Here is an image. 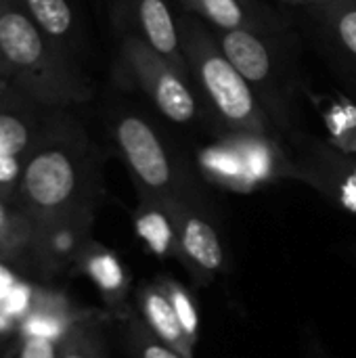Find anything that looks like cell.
I'll return each instance as SVG.
<instances>
[{
    "label": "cell",
    "instance_id": "obj_1",
    "mask_svg": "<svg viewBox=\"0 0 356 358\" xmlns=\"http://www.w3.org/2000/svg\"><path fill=\"white\" fill-rule=\"evenodd\" d=\"M103 193V153L71 109H52L42 136L23 162L17 203L34 224L97 210Z\"/></svg>",
    "mask_w": 356,
    "mask_h": 358
},
{
    "label": "cell",
    "instance_id": "obj_2",
    "mask_svg": "<svg viewBox=\"0 0 356 358\" xmlns=\"http://www.w3.org/2000/svg\"><path fill=\"white\" fill-rule=\"evenodd\" d=\"M0 55L17 86L48 109H73L94 96L82 63L44 36L17 0H0Z\"/></svg>",
    "mask_w": 356,
    "mask_h": 358
},
{
    "label": "cell",
    "instance_id": "obj_3",
    "mask_svg": "<svg viewBox=\"0 0 356 358\" xmlns=\"http://www.w3.org/2000/svg\"><path fill=\"white\" fill-rule=\"evenodd\" d=\"M178 31L189 76L204 94L208 113L218 124L220 134H254L281 141L254 90L225 55L214 29L199 17L185 13L178 17Z\"/></svg>",
    "mask_w": 356,
    "mask_h": 358
},
{
    "label": "cell",
    "instance_id": "obj_4",
    "mask_svg": "<svg viewBox=\"0 0 356 358\" xmlns=\"http://www.w3.org/2000/svg\"><path fill=\"white\" fill-rule=\"evenodd\" d=\"M107 130L141 199H180L206 208L197 174L145 111L115 105L107 113Z\"/></svg>",
    "mask_w": 356,
    "mask_h": 358
},
{
    "label": "cell",
    "instance_id": "obj_5",
    "mask_svg": "<svg viewBox=\"0 0 356 358\" xmlns=\"http://www.w3.org/2000/svg\"><path fill=\"white\" fill-rule=\"evenodd\" d=\"M214 34L225 55L254 90L279 138H285L294 122V82L283 50L271 40V31H264L258 23L229 31L214 29Z\"/></svg>",
    "mask_w": 356,
    "mask_h": 358
},
{
    "label": "cell",
    "instance_id": "obj_6",
    "mask_svg": "<svg viewBox=\"0 0 356 358\" xmlns=\"http://www.w3.org/2000/svg\"><path fill=\"white\" fill-rule=\"evenodd\" d=\"M118 36L115 82L122 88L141 90L151 105L176 126H193L201 120V107L191 80L172 63L155 52L134 31L124 29Z\"/></svg>",
    "mask_w": 356,
    "mask_h": 358
},
{
    "label": "cell",
    "instance_id": "obj_7",
    "mask_svg": "<svg viewBox=\"0 0 356 358\" xmlns=\"http://www.w3.org/2000/svg\"><path fill=\"white\" fill-rule=\"evenodd\" d=\"M97 210L73 212L34 224L29 264L44 277L73 271L80 254L92 239Z\"/></svg>",
    "mask_w": 356,
    "mask_h": 358
},
{
    "label": "cell",
    "instance_id": "obj_8",
    "mask_svg": "<svg viewBox=\"0 0 356 358\" xmlns=\"http://www.w3.org/2000/svg\"><path fill=\"white\" fill-rule=\"evenodd\" d=\"M166 203L176 224L178 243L185 258L183 268L197 285L212 283V279L227 266V254L220 235L216 233L204 208L180 199H166Z\"/></svg>",
    "mask_w": 356,
    "mask_h": 358
},
{
    "label": "cell",
    "instance_id": "obj_9",
    "mask_svg": "<svg viewBox=\"0 0 356 358\" xmlns=\"http://www.w3.org/2000/svg\"><path fill=\"white\" fill-rule=\"evenodd\" d=\"M124 29L134 31L155 52L172 63L185 78L191 80L189 65L183 52L178 19L174 17L168 0H130L122 25L113 34H120Z\"/></svg>",
    "mask_w": 356,
    "mask_h": 358
},
{
    "label": "cell",
    "instance_id": "obj_10",
    "mask_svg": "<svg viewBox=\"0 0 356 358\" xmlns=\"http://www.w3.org/2000/svg\"><path fill=\"white\" fill-rule=\"evenodd\" d=\"M48 107L36 103L23 90L0 103V157L25 159L42 136L50 117Z\"/></svg>",
    "mask_w": 356,
    "mask_h": 358
},
{
    "label": "cell",
    "instance_id": "obj_11",
    "mask_svg": "<svg viewBox=\"0 0 356 358\" xmlns=\"http://www.w3.org/2000/svg\"><path fill=\"white\" fill-rule=\"evenodd\" d=\"M73 273L86 277L97 287L105 306L111 313L122 315L124 319L130 315L128 294H130L132 277L115 252H111L109 248L90 239V243L80 254V258L73 266Z\"/></svg>",
    "mask_w": 356,
    "mask_h": 358
},
{
    "label": "cell",
    "instance_id": "obj_12",
    "mask_svg": "<svg viewBox=\"0 0 356 358\" xmlns=\"http://www.w3.org/2000/svg\"><path fill=\"white\" fill-rule=\"evenodd\" d=\"M27 17L59 48L82 63L86 55V31L73 0H17Z\"/></svg>",
    "mask_w": 356,
    "mask_h": 358
},
{
    "label": "cell",
    "instance_id": "obj_13",
    "mask_svg": "<svg viewBox=\"0 0 356 358\" xmlns=\"http://www.w3.org/2000/svg\"><path fill=\"white\" fill-rule=\"evenodd\" d=\"M195 162H197V172L204 180L233 193L254 191L239 147L231 134H220L216 143L201 147L197 151Z\"/></svg>",
    "mask_w": 356,
    "mask_h": 358
},
{
    "label": "cell",
    "instance_id": "obj_14",
    "mask_svg": "<svg viewBox=\"0 0 356 358\" xmlns=\"http://www.w3.org/2000/svg\"><path fill=\"white\" fill-rule=\"evenodd\" d=\"M132 222H134L136 237L147 245L151 254H155L162 260H174L180 266H185L176 224L166 201L138 197V206L132 214Z\"/></svg>",
    "mask_w": 356,
    "mask_h": 358
},
{
    "label": "cell",
    "instance_id": "obj_15",
    "mask_svg": "<svg viewBox=\"0 0 356 358\" xmlns=\"http://www.w3.org/2000/svg\"><path fill=\"white\" fill-rule=\"evenodd\" d=\"M136 304H138V317L143 323L172 350H176L183 358H193L195 346L187 338L170 300L166 298L164 289L157 285V281L145 283L136 292Z\"/></svg>",
    "mask_w": 356,
    "mask_h": 358
},
{
    "label": "cell",
    "instance_id": "obj_16",
    "mask_svg": "<svg viewBox=\"0 0 356 358\" xmlns=\"http://www.w3.org/2000/svg\"><path fill=\"white\" fill-rule=\"evenodd\" d=\"M185 13L199 17L210 23L212 29L229 31L239 27L258 25L260 19L250 15L243 6V0H178Z\"/></svg>",
    "mask_w": 356,
    "mask_h": 358
},
{
    "label": "cell",
    "instance_id": "obj_17",
    "mask_svg": "<svg viewBox=\"0 0 356 358\" xmlns=\"http://www.w3.org/2000/svg\"><path fill=\"white\" fill-rule=\"evenodd\" d=\"M319 15H323L325 27L329 29L332 40L340 46L342 55H346L356 63V4L353 0H332L323 6H315Z\"/></svg>",
    "mask_w": 356,
    "mask_h": 358
},
{
    "label": "cell",
    "instance_id": "obj_18",
    "mask_svg": "<svg viewBox=\"0 0 356 358\" xmlns=\"http://www.w3.org/2000/svg\"><path fill=\"white\" fill-rule=\"evenodd\" d=\"M57 358H107L99 321L92 317L78 321L59 342Z\"/></svg>",
    "mask_w": 356,
    "mask_h": 358
},
{
    "label": "cell",
    "instance_id": "obj_19",
    "mask_svg": "<svg viewBox=\"0 0 356 358\" xmlns=\"http://www.w3.org/2000/svg\"><path fill=\"white\" fill-rule=\"evenodd\" d=\"M155 281L164 289L166 298L170 300V304H172V308H174V313H176V317H178V321H180L185 334H187V338L191 340L193 346H197L201 321H199V313H197V304H195L193 296L189 294V289H185L170 275H159Z\"/></svg>",
    "mask_w": 356,
    "mask_h": 358
},
{
    "label": "cell",
    "instance_id": "obj_20",
    "mask_svg": "<svg viewBox=\"0 0 356 358\" xmlns=\"http://www.w3.org/2000/svg\"><path fill=\"white\" fill-rule=\"evenodd\" d=\"M124 323H126V340L134 358H183L168 344H164L134 313H130L124 319Z\"/></svg>",
    "mask_w": 356,
    "mask_h": 358
},
{
    "label": "cell",
    "instance_id": "obj_21",
    "mask_svg": "<svg viewBox=\"0 0 356 358\" xmlns=\"http://www.w3.org/2000/svg\"><path fill=\"white\" fill-rule=\"evenodd\" d=\"M59 342L40 336H21L13 358H57Z\"/></svg>",
    "mask_w": 356,
    "mask_h": 358
},
{
    "label": "cell",
    "instance_id": "obj_22",
    "mask_svg": "<svg viewBox=\"0 0 356 358\" xmlns=\"http://www.w3.org/2000/svg\"><path fill=\"white\" fill-rule=\"evenodd\" d=\"M23 162L19 157H0V197L4 199H17Z\"/></svg>",
    "mask_w": 356,
    "mask_h": 358
},
{
    "label": "cell",
    "instance_id": "obj_23",
    "mask_svg": "<svg viewBox=\"0 0 356 358\" xmlns=\"http://www.w3.org/2000/svg\"><path fill=\"white\" fill-rule=\"evenodd\" d=\"M128 4H130V0H107V6H109V23H111V29L113 31L122 25Z\"/></svg>",
    "mask_w": 356,
    "mask_h": 358
},
{
    "label": "cell",
    "instance_id": "obj_24",
    "mask_svg": "<svg viewBox=\"0 0 356 358\" xmlns=\"http://www.w3.org/2000/svg\"><path fill=\"white\" fill-rule=\"evenodd\" d=\"M19 90H21V88L17 86V82H15L13 78L0 73V103L6 101L8 96H13L15 92H19Z\"/></svg>",
    "mask_w": 356,
    "mask_h": 358
},
{
    "label": "cell",
    "instance_id": "obj_25",
    "mask_svg": "<svg viewBox=\"0 0 356 358\" xmlns=\"http://www.w3.org/2000/svg\"><path fill=\"white\" fill-rule=\"evenodd\" d=\"M17 262H23L8 245H4L0 241V264H17Z\"/></svg>",
    "mask_w": 356,
    "mask_h": 358
},
{
    "label": "cell",
    "instance_id": "obj_26",
    "mask_svg": "<svg viewBox=\"0 0 356 358\" xmlns=\"http://www.w3.org/2000/svg\"><path fill=\"white\" fill-rule=\"evenodd\" d=\"M332 0H300V4H311V6H323Z\"/></svg>",
    "mask_w": 356,
    "mask_h": 358
},
{
    "label": "cell",
    "instance_id": "obj_27",
    "mask_svg": "<svg viewBox=\"0 0 356 358\" xmlns=\"http://www.w3.org/2000/svg\"><path fill=\"white\" fill-rule=\"evenodd\" d=\"M0 73H4V76H8V78H10V73H8V69H6V65H4V59H2V55H0Z\"/></svg>",
    "mask_w": 356,
    "mask_h": 358
},
{
    "label": "cell",
    "instance_id": "obj_28",
    "mask_svg": "<svg viewBox=\"0 0 356 358\" xmlns=\"http://www.w3.org/2000/svg\"><path fill=\"white\" fill-rule=\"evenodd\" d=\"M283 2H287V4H300V0H283Z\"/></svg>",
    "mask_w": 356,
    "mask_h": 358
},
{
    "label": "cell",
    "instance_id": "obj_29",
    "mask_svg": "<svg viewBox=\"0 0 356 358\" xmlns=\"http://www.w3.org/2000/svg\"><path fill=\"white\" fill-rule=\"evenodd\" d=\"M353 2H355V4H356V0H353Z\"/></svg>",
    "mask_w": 356,
    "mask_h": 358
}]
</instances>
